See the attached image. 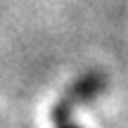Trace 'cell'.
Returning <instances> with one entry per match:
<instances>
[{
	"instance_id": "cell-1",
	"label": "cell",
	"mask_w": 128,
	"mask_h": 128,
	"mask_svg": "<svg viewBox=\"0 0 128 128\" xmlns=\"http://www.w3.org/2000/svg\"><path fill=\"white\" fill-rule=\"evenodd\" d=\"M102 88H104V74L102 71H88L86 76H81L74 86H69V90L60 97V102H57L55 109H52V121L71 119L74 107L88 102L90 97H95Z\"/></svg>"
},
{
	"instance_id": "cell-2",
	"label": "cell",
	"mask_w": 128,
	"mask_h": 128,
	"mask_svg": "<svg viewBox=\"0 0 128 128\" xmlns=\"http://www.w3.org/2000/svg\"><path fill=\"white\" fill-rule=\"evenodd\" d=\"M55 124V128H76L71 124V119H60V121H52Z\"/></svg>"
}]
</instances>
